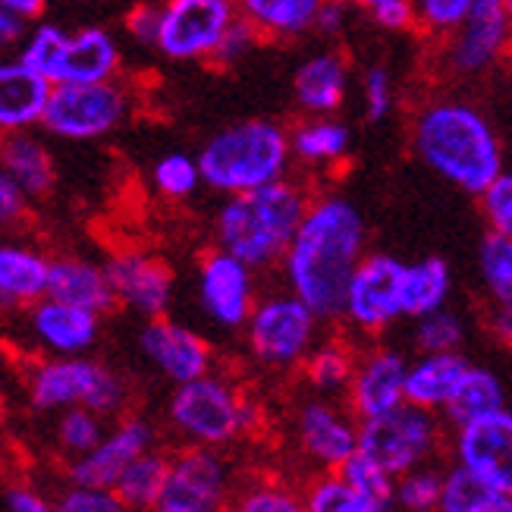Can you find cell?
<instances>
[{"label": "cell", "instance_id": "obj_1", "mask_svg": "<svg viewBox=\"0 0 512 512\" xmlns=\"http://www.w3.org/2000/svg\"><path fill=\"white\" fill-rule=\"evenodd\" d=\"M365 255V220L343 195L308 202L283 252L289 293H296L321 321L340 318L352 267Z\"/></svg>", "mask_w": 512, "mask_h": 512}, {"label": "cell", "instance_id": "obj_2", "mask_svg": "<svg viewBox=\"0 0 512 512\" xmlns=\"http://www.w3.org/2000/svg\"><path fill=\"white\" fill-rule=\"evenodd\" d=\"M412 145L440 180L478 195L503 170V142L494 123L469 101L443 98L421 107L412 126Z\"/></svg>", "mask_w": 512, "mask_h": 512}, {"label": "cell", "instance_id": "obj_3", "mask_svg": "<svg viewBox=\"0 0 512 512\" xmlns=\"http://www.w3.org/2000/svg\"><path fill=\"white\" fill-rule=\"evenodd\" d=\"M305 208L308 195L289 180L227 195L214 220L217 249L236 255L255 271L271 267L283 258Z\"/></svg>", "mask_w": 512, "mask_h": 512}, {"label": "cell", "instance_id": "obj_4", "mask_svg": "<svg viewBox=\"0 0 512 512\" xmlns=\"http://www.w3.org/2000/svg\"><path fill=\"white\" fill-rule=\"evenodd\" d=\"M195 161L208 189L220 195L249 192L286 180L289 164H293L289 132L274 120H239L214 132Z\"/></svg>", "mask_w": 512, "mask_h": 512}, {"label": "cell", "instance_id": "obj_5", "mask_svg": "<svg viewBox=\"0 0 512 512\" xmlns=\"http://www.w3.org/2000/svg\"><path fill=\"white\" fill-rule=\"evenodd\" d=\"M167 421L192 447L224 450L255 428L258 412L236 384L208 371L186 384H176L167 403Z\"/></svg>", "mask_w": 512, "mask_h": 512}, {"label": "cell", "instance_id": "obj_6", "mask_svg": "<svg viewBox=\"0 0 512 512\" xmlns=\"http://www.w3.org/2000/svg\"><path fill=\"white\" fill-rule=\"evenodd\" d=\"M29 403L38 412H63L85 406L104 418L120 415L129 390L117 371L85 355H51L29 371Z\"/></svg>", "mask_w": 512, "mask_h": 512}, {"label": "cell", "instance_id": "obj_7", "mask_svg": "<svg viewBox=\"0 0 512 512\" xmlns=\"http://www.w3.org/2000/svg\"><path fill=\"white\" fill-rule=\"evenodd\" d=\"M132 114V98L117 79L57 82L41 110V126L66 142H95L117 132Z\"/></svg>", "mask_w": 512, "mask_h": 512}, {"label": "cell", "instance_id": "obj_8", "mask_svg": "<svg viewBox=\"0 0 512 512\" xmlns=\"http://www.w3.org/2000/svg\"><path fill=\"white\" fill-rule=\"evenodd\" d=\"M321 318L311 311L296 293H271L255 299L242 330H246V346L261 368L289 371L302 365L308 349L318 343Z\"/></svg>", "mask_w": 512, "mask_h": 512}, {"label": "cell", "instance_id": "obj_9", "mask_svg": "<svg viewBox=\"0 0 512 512\" xmlns=\"http://www.w3.org/2000/svg\"><path fill=\"white\" fill-rule=\"evenodd\" d=\"M443 440V425L437 412L399 403L381 415L359 421V453L374 459L393 478L415 465H425L437 456Z\"/></svg>", "mask_w": 512, "mask_h": 512}, {"label": "cell", "instance_id": "obj_10", "mask_svg": "<svg viewBox=\"0 0 512 512\" xmlns=\"http://www.w3.org/2000/svg\"><path fill=\"white\" fill-rule=\"evenodd\" d=\"M236 19L233 0H167L158 7V48L167 60H211L217 41Z\"/></svg>", "mask_w": 512, "mask_h": 512}, {"label": "cell", "instance_id": "obj_11", "mask_svg": "<svg viewBox=\"0 0 512 512\" xmlns=\"http://www.w3.org/2000/svg\"><path fill=\"white\" fill-rule=\"evenodd\" d=\"M399 274H403V261L381 252H365L349 274L340 318L368 337L387 330L403 318L399 315Z\"/></svg>", "mask_w": 512, "mask_h": 512}, {"label": "cell", "instance_id": "obj_12", "mask_svg": "<svg viewBox=\"0 0 512 512\" xmlns=\"http://www.w3.org/2000/svg\"><path fill=\"white\" fill-rule=\"evenodd\" d=\"M230 497V465L211 447H192L167 462L158 512H217Z\"/></svg>", "mask_w": 512, "mask_h": 512}, {"label": "cell", "instance_id": "obj_13", "mask_svg": "<svg viewBox=\"0 0 512 512\" xmlns=\"http://www.w3.org/2000/svg\"><path fill=\"white\" fill-rule=\"evenodd\" d=\"M198 305L211 324L224 330H242L255 305V267L236 255L214 249L198 264Z\"/></svg>", "mask_w": 512, "mask_h": 512}, {"label": "cell", "instance_id": "obj_14", "mask_svg": "<svg viewBox=\"0 0 512 512\" xmlns=\"http://www.w3.org/2000/svg\"><path fill=\"white\" fill-rule=\"evenodd\" d=\"M509 0H475L469 16L453 29L447 60L459 76H481L503 57L509 44Z\"/></svg>", "mask_w": 512, "mask_h": 512}, {"label": "cell", "instance_id": "obj_15", "mask_svg": "<svg viewBox=\"0 0 512 512\" xmlns=\"http://www.w3.org/2000/svg\"><path fill=\"white\" fill-rule=\"evenodd\" d=\"M139 349L148 359V365L158 368L173 387L214 371L211 343L205 337H198L192 327L170 321L167 315L148 318V324L139 333Z\"/></svg>", "mask_w": 512, "mask_h": 512}, {"label": "cell", "instance_id": "obj_16", "mask_svg": "<svg viewBox=\"0 0 512 512\" xmlns=\"http://www.w3.org/2000/svg\"><path fill=\"white\" fill-rule=\"evenodd\" d=\"M114 302L136 311L145 321L167 315L173 305V271L154 255L117 252L104 264Z\"/></svg>", "mask_w": 512, "mask_h": 512}, {"label": "cell", "instance_id": "obj_17", "mask_svg": "<svg viewBox=\"0 0 512 512\" xmlns=\"http://www.w3.org/2000/svg\"><path fill=\"white\" fill-rule=\"evenodd\" d=\"M296 440L299 450L318 469H340L359 450V421L343 412L330 396L305 399L296 412Z\"/></svg>", "mask_w": 512, "mask_h": 512}, {"label": "cell", "instance_id": "obj_18", "mask_svg": "<svg viewBox=\"0 0 512 512\" xmlns=\"http://www.w3.org/2000/svg\"><path fill=\"white\" fill-rule=\"evenodd\" d=\"M154 447V428L145 418H123L114 428H107L104 437L92 450L70 459L66 481L70 484H95V487H114L120 472L136 459L139 453Z\"/></svg>", "mask_w": 512, "mask_h": 512}, {"label": "cell", "instance_id": "obj_19", "mask_svg": "<svg viewBox=\"0 0 512 512\" xmlns=\"http://www.w3.org/2000/svg\"><path fill=\"white\" fill-rule=\"evenodd\" d=\"M406 365V355L396 349H374L365 359H355L343 390L349 399V415L355 421H365L403 403Z\"/></svg>", "mask_w": 512, "mask_h": 512}, {"label": "cell", "instance_id": "obj_20", "mask_svg": "<svg viewBox=\"0 0 512 512\" xmlns=\"http://www.w3.org/2000/svg\"><path fill=\"white\" fill-rule=\"evenodd\" d=\"M26 311L29 337L48 355H85L101 337V315L88 308L41 296Z\"/></svg>", "mask_w": 512, "mask_h": 512}, {"label": "cell", "instance_id": "obj_21", "mask_svg": "<svg viewBox=\"0 0 512 512\" xmlns=\"http://www.w3.org/2000/svg\"><path fill=\"white\" fill-rule=\"evenodd\" d=\"M453 456L475 472L512 478V412L503 406L456 425Z\"/></svg>", "mask_w": 512, "mask_h": 512}, {"label": "cell", "instance_id": "obj_22", "mask_svg": "<svg viewBox=\"0 0 512 512\" xmlns=\"http://www.w3.org/2000/svg\"><path fill=\"white\" fill-rule=\"evenodd\" d=\"M120 44L107 29L85 26L79 32L66 35V44L57 57L51 73V85L57 82H101L114 79L120 70Z\"/></svg>", "mask_w": 512, "mask_h": 512}, {"label": "cell", "instance_id": "obj_23", "mask_svg": "<svg viewBox=\"0 0 512 512\" xmlns=\"http://www.w3.org/2000/svg\"><path fill=\"white\" fill-rule=\"evenodd\" d=\"M48 95L51 82L41 73L19 57L0 54V136L38 126Z\"/></svg>", "mask_w": 512, "mask_h": 512}, {"label": "cell", "instance_id": "obj_24", "mask_svg": "<svg viewBox=\"0 0 512 512\" xmlns=\"http://www.w3.org/2000/svg\"><path fill=\"white\" fill-rule=\"evenodd\" d=\"M44 296L88 308V311H95V315H107V311L117 305L114 293H110V280H107L104 264L76 258V255H63V258L48 261Z\"/></svg>", "mask_w": 512, "mask_h": 512}, {"label": "cell", "instance_id": "obj_25", "mask_svg": "<svg viewBox=\"0 0 512 512\" xmlns=\"http://www.w3.org/2000/svg\"><path fill=\"white\" fill-rule=\"evenodd\" d=\"M465 368H469V362H465V355L459 349L456 352H421L415 362L406 365V387H403L406 403L440 415V409L447 406L450 396L456 393Z\"/></svg>", "mask_w": 512, "mask_h": 512}, {"label": "cell", "instance_id": "obj_26", "mask_svg": "<svg viewBox=\"0 0 512 512\" xmlns=\"http://www.w3.org/2000/svg\"><path fill=\"white\" fill-rule=\"evenodd\" d=\"M293 95L305 114H337L349 95V63L333 51L302 60L293 76Z\"/></svg>", "mask_w": 512, "mask_h": 512}, {"label": "cell", "instance_id": "obj_27", "mask_svg": "<svg viewBox=\"0 0 512 512\" xmlns=\"http://www.w3.org/2000/svg\"><path fill=\"white\" fill-rule=\"evenodd\" d=\"M440 512H509L512 509V478L475 472L469 465H453L443 472Z\"/></svg>", "mask_w": 512, "mask_h": 512}, {"label": "cell", "instance_id": "obj_28", "mask_svg": "<svg viewBox=\"0 0 512 512\" xmlns=\"http://www.w3.org/2000/svg\"><path fill=\"white\" fill-rule=\"evenodd\" d=\"M48 261L35 246L0 239V311H22L44 296Z\"/></svg>", "mask_w": 512, "mask_h": 512}, {"label": "cell", "instance_id": "obj_29", "mask_svg": "<svg viewBox=\"0 0 512 512\" xmlns=\"http://www.w3.org/2000/svg\"><path fill=\"white\" fill-rule=\"evenodd\" d=\"M0 167L13 176L16 186L29 198L48 195L57 183V167H54L51 148L29 129L4 132V136H0Z\"/></svg>", "mask_w": 512, "mask_h": 512}, {"label": "cell", "instance_id": "obj_30", "mask_svg": "<svg viewBox=\"0 0 512 512\" xmlns=\"http://www.w3.org/2000/svg\"><path fill=\"white\" fill-rule=\"evenodd\" d=\"M453 277L443 258H425L403 264L399 274V315L403 318H421L428 311L450 302Z\"/></svg>", "mask_w": 512, "mask_h": 512}, {"label": "cell", "instance_id": "obj_31", "mask_svg": "<svg viewBox=\"0 0 512 512\" xmlns=\"http://www.w3.org/2000/svg\"><path fill=\"white\" fill-rule=\"evenodd\" d=\"M236 13L249 22L261 38H302L311 32V22L321 0H233Z\"/></svg>", "mask_w": 512, "mask_h": 512}, {"label": "cell", "instance_id": "obj_32", "mask_svg": "<svg viewBox=\"0 0 512 512\" xmlns=\"http://www.w3.org/2000/svg\"><path fill=\"white\" fill-rule=\"evenodd\" d=\"M349 126L333 114H311L289 132V154L308 167H333L349 154Z\"/></svg>", "mask_w": 512, "mask_h": 512}, {"label": "cell", "instance_id": "obj_33", "mask_svg": "<svg viewBox=\"0 0 512 512\" xmlns=\"http://www.w3.org/2000/svg\"><path fill=\"white\" fill-rule=\"evenodd\" d=\"M506 406V387L500 381V374L494 368L484 365H469L462 374V381L456 393L450 396V403L440 409V415L447 418V425H462V421L487 415L494 409Z\"/></svg>", "mask_w": 512, "mask_h": 512}, {"label": "cell", "instance_id": "obj_34", "mask_svg": "<svg viewBox=\"0 0 512 512\" xmlns=\"http://www.w3.org/2000/svg\"><path fill=\"white\" fill-rule=\"evenodd\" d=\"M167 456L158 450H145L132 459L120 478L114 481V494L120 497L123 509H154L164 491V478H167Z\"/></svg>", "mask_w": 512, "mask_h": 512}, {"label": "cell", "instance_id": "obj_35", "mask_svg": "<svg viewBox=\"0 0 512 512\" xmlns=\"http://www.w3.org/2000/svg\"><path fill=\"white\" fill-rule=\"evenodd\" d=\"M302 365H305V377H308L311 390L318 396H340L349 384L355 355L340 340H324L308 349Z\"/></svg>", "mask_w": 512, "mask_h": 512}, {"label": "cell", "instance_id": "obj_36", "mask_svg": "<svg viewBox=\"0 0 512 512\" xmlns=\"http://www.w3.org/2000/svg\"><path fill=\"white\" fill-rule=\"evenodd\" d=\"M333 472H340V478L365 500L368 512H390L393 509V484H396V478L387 469H381L374 459H368L365 453L355 450L340 465V469H333Z\"/></svg>", "mask_w": 512, "mask_h": 512}, {"label": "cell", "instance_id": "obj_37", "mask_svg": "<svg viewBox=\"0 0 512 512\" xmlns=\"http://www.w3.org/2000/svg\"><path fill=\"white\" fill-rule=\"evenodd\" d=\"M478 271L497 305H512V233L491 230L478 246Z\"/></svg>", "mask_w": 512, "mask_h": 512}, {"label": "cell", "instance_id": "obj_38", "mask_svg": "<svg viewBox=\"0 0 512 512\" xmlns=\"http://www.w3.org/2000/svg\"><path fill=\"white\" fill-rule=\"evenodd\" d=\"M465 318L459 311L440 305L428 315L415 318V346L418 352H456L465 343Z\"/></svg>", "mask_w": 512, "mask_h": 512}, {"label": "cell", "instance_id": "obj_39", "mask_svg": "<svg viewBox=\"0 0 512 512\" xmlns=\"http://www.w3.org/2000/svg\"><path fill=\"white\" fill-rule=\"evenodd\" d=\"M151 183L170 202H183V198L195 195L202 186V173H198V161L186 151H167L164 158L154 161L151 167Z\"/></svg>", "mask_w": 512, "mask_h": 512}, {"label": "cell", "instance_id": "obj_40", "mask_svg": "<svg viewBox=\"0 0 512 512\" xmlns=\"http://www.w3.org/2000/svg\"><path fill=\"white\" fill-rule=\"evenodd\" d=\"M104 421H107L104 415L85 409V406L63 409L60 421H57V447L66 453V459H76L92 450L107 431Z\"/></svg>", "mask_w": 512, "mask_h": 512}, {"label": "cell", "instance_id": "obj_41", "mask_svg": "<svg viewBox=\"0 0 512 512\" xmlns=\"http://www.w3.org/2000/svg\"><path fill=\"white\" fill-rule=\"evenodd\" d=\"M440 484H443V472L434 469L431 462L415 465V469L396 475L393 506H403L409 512H431L440 503Z\"/></svg>", "mask_w": 512, "mask_h": 512}, {"label": "cell", "instance_id": "obj_42", "mask_svg": "<svg viewBox=\"0 0 512 512\" xmlns=\"http://www.w3.org/2000/svg\"><path fill=\"white\" fill-rule=\"evenodd\" d=\"M66 32L63 26H57V22H35V26H29L26 38H22V44L16 48V57L22 63H29L35 73H41L44 79L51 82V73L57 66V57L63 51L66 44Z\"/></svg>", "mask_w": 512, "mask_h": 512}, {"label": "cell", "instance_id": "obj_43", "mask_svg": "<svg viewBox=\"0 0 512 512\" xmlns=\"http://www.w3.org/2000/svg\"><path fill=\"white\" fill-rule=\"evenodd\" d=\"M302 509H308V512H368L365 500L340 478V472H330L321 481L311 484L302 500Z\"/></svg>", "mask_w": 512, "mask_h": 512}, {"label": "cell", "instance_id": "obj_44", "mask_svg": "<svg viewBox=\"0 0 512 512\" xmlns=\"http://www.w3.org/2000/svg\"><path fill=\"white\" fill-rule=\"evenodd\" d=\"M475 0H412L415 7V26H421L428 35L447 38L459 22L469 16Z\"/></svg>", "mask_w": 512, "mask_h": 512}, {"label": "cell", "instance_id": "obj_45", "mask_svg": "<svg viewBox=\"0 0 512 512\" xmlns=\"http://www.w3.org/2000/svg\"><path fill=\"white\" fill-rule=\"evenodd\" d=\"M54 509H60V512H123V503L114 494V487L70 484L60 494Z\"/></svg>", "mask_w": 512, "mask_h": 512}, {"label": "cell", "instance_id": "obj_46", "mask_svg": "<svg viewBox=\"0 0 512 512\" xmlns=\"http://www.w3.org/2000/svg\"><path fill=\"white\" fill-rule=\"evenodd\" d=\"M478 198H481V208L491 230L512 233V176L500 170L494 180L478 192Z\"/></svg>", "mask_w": 512, "mask_h": 512}, {"label": "cell", "instance_id": "obj_47", "mask_svg": "<svg viewBox=\"0 0 512 512\" xmlns=\"http://www.w3.org/2000/svg\"><path fill=\"white\" fill-rule=\"evenodd\" d=\"M362 101H365V117L371 123H381L393 110V79L387 66L374 63L362 73Z\"/></svg>", "mask_w": 512, "mask_h": 512}, {"label": "cell", "instance_id": "obj_48", "mask_svg": "<svg viewBox=\"0 0 512 512\" xmlns=\"http://www.w3.org/2000/svg\"><path fill=\"white\" fill-rule=\"evenodd\" d=\"M352 10L368 13L387 32H409L415 26L412 0H346Z\"/></svg>", "mask_w": 512, "mask_h": 512}, {"label": "cell", "instance_id": "obj_49", "mask_svg": "<svg viewBox=\"0 0 512 512\" xmlns=\"http://www.w3.org/2000/svg\"><path fill=\"white\" fill-rule=\"evenodd\" d=\"M258 41H261V35L249 26L246 19H242V16L236 13V19L227 26L224 38L217 41V48H214L211 60H214L217 66H236L239 60H246V57L255 51V44H258Z\"/></svg>", "mask_w": 512, "mask_h": 512}, {"label": "cell", "instance_id": "obj_50", "mask_svg": "<svg viewBox=\"0 0 512 512\" xmlns=\"http://www.w3.org/2000/svg\"><path fill=\"white\" fill-rule=\"evenodd\" d=\"M239 509L242 512H299L302 500L293 491H286V487L258 484L239 497Z\"/></svg>", "mask_w": 512, "mask_h": 512}, {"label": "cell", "instance_id": "obj_51", "mask_svg": "<svg viewBox=\"0 0 512 512\" xmlns=\"http://www.w3.org/2000/svg\"><path fill=\"white\" fill-rule=\"evenodd\" d=\"M29 202L32 198L16 186V180L4 167H0V230L22 224L29 214Z\"/></svg>", "mask_w": 512, "mask_h": 512}, {"label": "cell", "instance_id": "obj_52", "mask_svg": "<svg viewBox=\"0 0 512 512\" xmlns=\"http://www.w3.org/2000/svg\"><path fill=\"white\" fill-rule=\"evenodd\" d=\"M126 32L136 38L145 48H154V38H158V7L154 4H139L126 13Z\"/></svg>", "mask_w": 512, "mask_h": 512}, {"label": "cell", "instance_id": "obj_53", "mask_svg": "<svg viewBox=\"0 0 512 512\" xmlns=\"http://www.w3.org/2000/svg\"><path fill=\"white\" fill-rule=\"evenodd\" d=\"M349 13H352V7L346 4V0H321L311 29L321 32V35H340L349 26Z\"/></svg>", "mask_w": 512, "mask_h": 512}, {"label": "cell", "instance_id": "obj_54", "mask_svg": "<svg viewBox=\"0 0 512 512\" xmlns=\"http://www.w3.org/2000/svg\"><path fill=\"white\" fill-rule=\"evenodd\" d=\"M4 509H10V512H48L54 506H51L48 497L38 494L35 487L13 484V487H7V491H4Z\"/></svg>", "mask_w": 512, "mask_h": 512}, {"label": "cell", "instance_id": "obj_55", "mask_svg": "<svg viewBox=\"0 0 512 512\" xmlns=\"http://www.w3.org/2000/svg\"><path fill=\"white\" fill-rule=\"evenodd\" d=\"M29 26H32V19L19 16V13H13L7 7H0V54L16 51L22 44V38H26Z\"/></svg>", "mask_w": 512, "mask_h": 512}, {"label": "cell", "instance_id": "obj_56", "mask_svg": "<svg viewBox=\"0 0 512 512\" xmlns=\"http://www.w3.org/2000/svg\"><path fill=\"white\" fill-rule=\"evenodd\" d=\"M491 330L497 333V340H503V343L512 337V305H497V302H494Z\"/></svg>", "mask_w": 512, "mask_h": 512}, {"label": "cell", "instance_id": "obj_57", "mask_svg": "<svg viewBox=\"0 0 512 512\" xmlns=\"http://www.w3.org/2000/svg\"><path fill=\"white\" fill-rule=\"evenodd\" d=\"M0 7H7L26 19H38L44 13V7H48V0H0Z\"/></svg>", "mask_w": 512, "mask_h": 512}, {"label": "cell", "instance_id": "obj_58", "mask_svg": "<svg viewBox=\"0 0 512 512\" xmlns=\"http://www.w3.org/2000/svg\"><path fill=\"white\" fill-rule=\"evenodd\" d=\"M7 390H10L7 368H4V362H0V415H4V406H7Z\"/></svg>", "mask_w": 512, "mask_h": 512}]
</instances>
